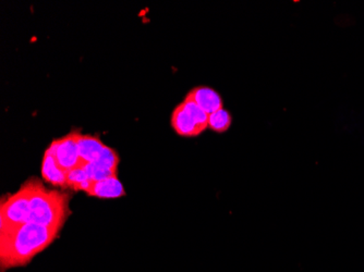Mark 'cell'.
Here are the masks:
<instances>
[{
    "label": "cell",
    "instance_id": "1",
    "mask_svg": "<svg viewBox=\"0 0 364 272\" xmlns=\"http://www.w3.org/2000/svg\"><path fill=\"white\" fill-rule=\"evenodd\" d=\"M60 231L34 222H26L0 232L1 271L28 265L34 257L58 239Z\"/></svg>",
    "mask_w": 364,
    "mask_h": 272
},
{
    "label": "cell",
    "instance_id": "2",
    "mask_svg": "<svg viewBox=\"0 0 364 272\" xmlns=\"http://www.w3.org/2000/svg\"><path fill=\"white\" fill-rule=\"evenodd\" d=\"M70 194L47 189L36 179L31 196L28 222L61 230L70 216Z\"/></svg>",
    "mask_w": 364,
    "mask_h": 272
},
{
    "label": "cell",
    "instance_id": "3",
    "mask_svg": "<svg viewBox=\"0 0 364 272\" xmlns=\"http://www.w3.org/2000/svg\"><path fill=\"white\" fill-rule=\"evenodd\" d=\"M36 178H31L22 184L16 193L5 196L0 205V232L16 228L28 222L30 202Z\"/></svg>",
    "mask_w": 364,
    "mask_h": 272
},
{
    "label": "cell",
    "instance_id": "4",
    "mask_svg": "<svg viewBox=\"0 0 364 272\" xmlns=\"http://www.w3.org/2000/svg\"><path fill=\"white\" fill-rule=\"evenodd\" d=\"M80 134L81 132L79 130L71 131L63 138L53 141L46 149L56 158L57 163L65 171L77 167L81 163L77 149Z\"/></svg>",
    "mask_w": 364,
    "mask_h": 272
},
{
    "label": "cell",
    "instance_id": "5",
    "mask_svg": "<svg viewBox=\"0 0 364 272\" xmlns=\"http://www.w3.org/2000/svg\"><path fill=\"white\" fill-rule=\"evenodd\" d=\"M171 126L175 132L183 138H196L203 133L193 116L186 109L183 103L179 104L171 114Z\"/></svg>",
    "mask_w": 364,
    "mask_h": 272
},
{
    "label": "cell",
    "instance_id": "6",
    "mask_svg": "<svg viewBox=\"0 0 364 272\" xmlns=\"http://www.w3.org/2000/svg\"><path fill=\"white\" fill-rule=\"evenodd\" d=\"M186 97L193 100L194 103L208 114H214L224 108L222 97L218 92L208 87H198L192 89Z\"/></svg>",
    "mask_w": 364,
    "mask_h": 272
},
{
    "label": "cell",
    "instance_id": "7",
    "mask_svg": "<svg viewBox=\"0 0 364 272\" xmlns=\"http://www.w3.org/2000/svg\"><path fill=\"white\" fill-rule=\"evenodd\" d=\"M87 195L93 197L104 198H119L126 195L124 184L122 183L118 177H110L101 181H92Z\"/></svg>",
    "mask_w": 364,
    "mask_h": 272
},
{
    "label": "cell",
    "instance_id": "8",
    "mask_svg": "<svg viewBox=\"0 0 364 272\" xmlns=\"http://www.w3.org/2000/svg\"><path fill=\"white\" fill-rule=\"evenodd\" d=\"M42 178L47 183L60 187H67V171L57 163L56 158L48 151H45L42 161Z\"/></svg>",
    "mask_w": 364,
    "mask_h": 272
},
{
    "label": "cell",
    "instance_id": "9",
    "mask_svg": "<svg viewBox=\"0 0 364 272\" xmlns=\"http://www.w3.org/2000/svg\"><path fill=\"white\" fill-rule=\"evenodd\" d=\"M105 145L100 135L82 134L81 133L79 140H77V149H79L81 163H94L101 154Z\"/></svg>",
    "mask_w": 364,
    "mask_h": 272
},
{
    "label": "cell",
    "instance_id": "10",
    "mask_svg": "<svg viewBox=\"0 0 364 272\" xmlns=\"http://www.w3.org/2000/svg\"><path fill=\"white\" fill-rule=\"evenodd\" d=\"M85 165L87 163H81L77 167L67 171V187H70L75 191H83L85 193L89 191L92 181L87 175Z\"/></svg>",
    "mask_w": 364,
    "mask_h": 272
},
{
    "label": "cell",
    "instance_id": "11",
    "mask_svg": "<svg viewBox=\"0 0 364 272\" xmlns=\"http://www.w3.org/2000/svg\"><path fill=\"white\" fill-rule=\"evenodd\" d=\"M232 116L228 110L223 109L208 114V128L216 133H225L230 128Z\"/></svg>",
    "mask_w": 364,
    "mask_h": 272
},
{
    "label": "cell",
    "instance_id": "12",
    "mask_svg": "<svg viewBox=\"0 0 364 272\" xmlns=\"http://www.w3.org/2000/svg\"><path fill=\"white\" fill-rule=\"evenodd\" d=\"M95 163L104 165L107 169L112 170V173L118 175V167H119L120 157L117 151H114L112 147L105 145L101 154L96 159Z\"/></svg>",
    "mask_w": 364,
    "mask_h": 272
},
{
    "label": "cell",
    "instance_id": "13",
    "mask_svg": "<svg viewBox=\"0 0 364 272\" xmlns=\"http://www.w3.org/2000/svg\"><path fill=\"white\" fill-rule=\"evenodd\" d=\"M182 103H183L186 109L193 116L196 124H198V126H200L204 132V131L208 128V114H206L204 110H202L201 108L198 107V106L194 103L193 100L190 99V98L186 97Z\"/></svg>",
    "mask_w": 364,
    "mask_h": 272
},
{
    "label": "cell",
    "instance_id": "14",
    "mask_svg": "<svg viewBox=\"0 0 364 272\" xmlns=\"http://www.w3.org/2000/svg\"><path fill=\"white\" fill-rule=\"evenodd\" d=\"M87 175L91 181H101V180L107 179L110 177H118V175L112 173V170L107 169L100 163H90L85 165Z\"/></svg>",
    "mask_w": 364,
    "mask_h": 272
}]
</instances>
